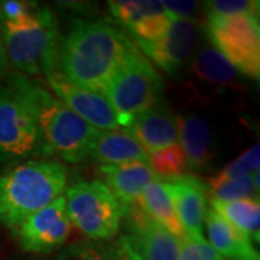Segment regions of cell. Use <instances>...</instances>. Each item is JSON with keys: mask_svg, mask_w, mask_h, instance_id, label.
Segmentation results:
<instances>
[{"mask_svg": "<svg viewBox=\"0 0 260 260\" xmlns=\"http://www.w3.org/2000/svg\"><path fill=\"white\" fill-rule=\"evenodd\" d=\"M162 91L160 75L139 52L114 75L104 97L117 114L121 129H126L138 116L160 103Z\"/></svg>", "mask_w": 260, "mask_h": 260, "instance_id": "8992f818", "label": "cell"}, {"mask_svg": "<svg viewBox=\"0 0 260 260\" xmlns=\"http://www.w3.org/2000/svg\"><path fill=\"white\" fill-rule=\"evenodd\" d=\"M192 74L211 85H230L237 78V70L217 49L203 48L191 59Z\"/></svg>", "mask_w": 260, "mask_h": 260, "instance_id": "44dd1931", "label": "cell"}, {"mask_svg": "<svg viewBox=\"0 0 260 260\" xmlns=\"http://www.w3.org/2000/svg\"><path fill=\"white\" fill-rule=\"evenodd\" d=\"M149 62L169 75H177L194 56L198 23L194 19L172 16L167 32L153 42H135Z\"/></svg>", "mask_w": 260, "mask_h": 260, "instance_id": "30bf717a", "label": "cell"}, {"mask_svg": "<svg viewBox=\"0 0 260 260\" xmlns=\"http://www.w3.org/2000/svg\"><path fill=\"white\" fill-rule=\"evenodd\" d=\"M39 5L23 0H3L0 2V23L2 25H22L37 15Z\"/></svg>", "mask_w": 260, "mask_h": 260, "instance_id": "f1b7e54d", "label": "cell"}, {"mask_svg": "<svg viewBox=\"0 0 260 260\" xmlns=\"http://www.w3.org/2000/svg\"><path fill=\"white\" fill-rule=\"evenodd\" d=\"M45 78L48 90L94 129L100 132L121 129L117 114L103 94L77 87L58 70L45 75Z\"/></svg>", "mask_w": 260, "mask_h": 260, "instance_id": "8fae6325", "label": "cell"}, {"mask_svg": "<svg viewBox=\"0 0 260 260\" xmlns=\"http://www.w3.org/2000/svg\"><path fill=\"white\" fill-rule=\"evenodd\" d=\"M167 185L186 236L195 239L204 237V220L208 210V194L204 182L192 175H182L167 181Z\"/></svg>", "mask_w": 260, "mask_h": 260, "instance_id": "4fadbf2b", "label": "cell"}, {"mask_svg": "<svg viewBox=\"0 0 260 260\" xmlns=\"http://www.w3.org/2000/svg\"><path fill=\"white\" fill-rule=\"evenodd\" d=\"M205 16H233L256 15L259 16L260 3L257 0H213L204 3Z\"/></svg>", "mask_w": 260, "mask_h": 260, "instance_id": "4316f807", "label": "cell"}, {"mask_svg": "<svg viewBox=\"0 0 260 260\" xmlns=\"http://www.w3.org/2000/svg\"><path fill=\"white\" fill-rule=\"evenodd\" d=\"M8 62L19 74L34 77L58 70L61 35L55 13L41 6L37 15L22 25H2Z\"/></svg>", "mask_w": 260, "mask_h": 260, "instance_id": "277c9868", "label": "cell"}, {"mask_svg": "<svg viewBox=\"0 0 260 260\" xmlns=\"http://www.w3.org/2000/svg\"><path fill=\"white\" fill-rule=\"evenodd\" d=\"M102 182L119 200L123 210L140 208V197L145 186L160 178L148 164L127 162L117 165H99Z\"/></svg>", "mask_w": 260, "mask_h": 260, "instance_id": "5bb4252c", "label": "cell"}, {"mask_svg": "<svg viewBox=\"0 0 260 260\" xmlns=\"http://www.w3.org/2000/svg\"><path fill=\"white\" fill-rule=\"evenodd\" d=\"M207 194L211 200L233 201L243 198H259V171L249 177L237 178L232 181H214L207 184Z\"/></svg>", "mask_w": 260, "mask_h": 260, "instance_id": "7402d4cb", "label": "cell"}, {"mask_svg": "<svg viewBox=\"0 0 260 260\" xmlns=\"http://www.w3.org/2000/svg\"><path fill=\"white\" fill-rule=\"evenodd\" d=\"M148 165L162 181L182 177L188 171L185 155L178 143L149 153Z\"/></svg>", "mask_w": 260, "mask_h": 260, "instance_id": "cb8c5ba5", "label": "cell"}, {"mask_svg": "<svg viewBox=\"0 0 260 260\" xmlns=\"http://www.w3.org/2000/svg\"><path fill=\"white\" fill-rule=\"evenodd\" d=\"M139 52L135 41L112 23L78 19L61 38L58 71L77 87L104 95L114 75Z\"/></svg>", "mask_w": 260, "mask_h": 260, "instance_id": "6da1fadb", "label": "cell"}, {"mask_svg": "<svg viewBox=\"0 0 260 260\" xmlns=\"http://www.w3.org/2000/svg\"><path fill=\"white\" fill-rule=\"evenodd\" d=\"M67 214L71 225L93 242L116 237L123 223V207L100 179L81 181L64 192Z\"/></svg>", "mask_w": 260, "mask_h": 260, "instance_id": "5b68a950", "label": "cell"}, {"mask_svg": "<svg viewBox=\"0 0 260 260\" xmlns=\"http://www.w3.org/2000/svg\"><path fill=\"white\" fill-rule=\"evenodd\" d=\"M178 260H223L210 246L205 237H189L179 240Z\"/></svg>", "mask_w": 260, "mask_h": 260, "instance_id": "f546056e", "label": "cell"}, {"mask_svg": "<svg viewBox=\"0 0 260 260\" xmlns=\"http://www.w3.org/2000/svg\"><path fill=\"white\" fill-rule=\"evenodd\" d=\"M113 244H114L117 260H143L136 251L132 249V246H130L129 242L126 240V237L123 234L117 239V242L113 243Z\"/></svg>", "mask_w": 260, "mask_h": 260, "instance_id": "1f68e13d", "label": "cell"}, {"mask_svg": "<svg viewBox=\"0 0 260 260\" xmlns=\"http://www.w3.org/2000/svg\"><path fill=\"white\" fill-rule=\"evenodd\" d=\"M207 34L221 55L237 73L259 80L260 23L256 15L205 16Z\"/></svg>", "mask_w": 260, "mask_h": 260, "instance_id": "52a82bcc", "label": "cell"}, {"mask_svg": "<svg viewBox=\"0 0 260 260\" xmlns=\"http://www.w3.org/2000/svg\"><path fill=\"white\" fill-rule=\"evenodd\" d=\"M169 15L175 18L192 19V15L197 10L195 2H162Z\"/></svg>", "mask_w": 260, "mask_h": 260, "instance_id": "4dcf8cb0", "label": "cell"}, {"mask_svg": "<svg viewBox=\"0 0 260 260\" xmlns=\"http://www.w3.org/2000/svg\"><path fill=\"white\" fill-rule=\"evenodd\" d=\"M9 70V62L6 56V49H5V42H3V30H2V23H0V81L5 75L8 74Z\"/></svg>", "mask_w": 260, "mask_h": 260, "instance_id": "d6a6232c", "label": "cell"}, {"mask_svg": "<svg viewBox=\"0 0 260 260\" xmlns=\"http://www.w3.org/2000/svg\"><path fill=\"white\" fill-rule=\"evenodd\" d=\"M123 234L143 260H178L179 240L152 220L142 208L123 210Z\"/></svg>", "mask_w": 260, "mask_h": 260, "instance_id": "7c38bea8", "label": "cell"}, {"mask_svg": "<svg viewBox=\"0 0 260 260\" xmlns=\"http://www.w3.org/2000/svg\"><path fill=\"white\" fill-rule=\"evenodd\" d=\"M126 130L139 142L148 155L177 145L179 140L178 116L162 102L138 116Z\"/></svg>", "mask_w": 260, "mask_h": 260, "instance_id": "9a60e30c", "label": "cell"}, {"mask_svg": "<svg viewBox=\"0 0 260 260\" xmlns=\"http://www.w3.org/2000/svg\"><path fill=\"white\" fill-rule=\"evenodd\" d=\"M90 159L100 165H117L127 162L148 164L149 155L126 129L103 130L94 142Z\"/></svg>", "mask_w": 260, "mask_h": 260, "instance_id": "ac0fdd59", "label": "cell"}, {"mask_svg": "<svg viewBox=\"0 0 260 260\" xmlns=\"http://www.w3.org/2000/svg\"><path fill=\"white\" fill-rule=\"evenodd\" d=\"M179 140L186 160V169L203 172L211 167L217 155V145L210 124L197 114L178 117Z\"/></svg>", "mask_w": 260, "mask_h": 260, "instance_id": "2e32d148", "label": "cell"}, {"mask_svg": "<svg viewBox=\"0 0 260 260\" xmlns=\"http://www.w3.org/2000/svg\"><path fill=\"white\" fill-rule=\"evenodd\" d=\"M64 195L19 224L13 234L19 246L29 253H51L61 249L71 233Z\"/></svg>", "mask_w": 260, "mask_h": 260, "instance_id": "9c48e42d", "label": "cell"}, {"mask_svg": "<svg viewBox=\"0 0 260 260\" xmlns=\"http://www.w3.org/2000/svg\"><path fill=\"white\" fill-rule=\"evenodd\" d=\"M58 260H117L114 244L106 242L81 240L65 246Z\"/></svg>", "mask_w": 260, "mask_h": 260, "instance_id": "d4e9b609", "label": "cell"}, {"mask_svg": "<svg viewBox=\"0 0 260 260\" xmlns=\"http://www.w3.org/2000/svg\"><path fill=\"white\" fill-rule=\"evenodd\" d=\"M109 8L113 18L126 29L133 26L143 19L167 13L162 2H149V0H117L110 2Z\"/></svg>", "mask_w": 260, "mask_h": 260, "instance_id": "603a6c76", "label": "cell"}, {"mask_svg": "<svg viewBox=\"0 0 260 260\" xmlns=\"http://www.w3.org/2000/svg\"><path fill=\"white\" fill-rule=\"evenodd\" d=\"M139 207L152 220H155L167 232L171 233L174 237H177L178 240L185 239L186 233L178 220L167 181L155 179L145 186L140 197Z\"/></svg>", "mask_w": 260, "mask_h": 260, "instance_id": "d6986e66", "label": "cell"}, {"mask_svg": "<svg viewBox=\"0 0 260 260\" xmlns=\"http://www.w3.org/2000/svg\"><path fill=\"white\" fill-rule=\"evenodd\" d=\"M211 208L220 214L227 223H230L243 233L253 244L260 240V203L259 198H243L233 201L210 200Z\"/></svg>", "mask_w": 260, "mask_h": 260, "instance_id": "ffe728a7", "label": "cell"}, {"mask_svg": "<svg viewBox=\"0 0 260 260\" xmlns=\"http://www.w3.org/2000/svg\"><path fill=\"white\" fill-rule=\"evenodd\" d=\"M47 156L28 106L6 81L0 83V164Z\"/></svg>", "mask_w": 260, "mask_h": 260, "instance_id": "ba28073f", "label": "cell"}, {"mask_svg": "<svg viewBox=\"0 0 260 260\" xmlns=\"http://www.w3.org/2000/svg\"><path fill=\"white\" fill-rule=\"evenodd\" d=\"M204 227L210 246L223 260H260L259 250L250 239L227 223L213 208L207 210Z\"/></svg>", "mask_w": 260, "mask_h": 260, "instance_id": "e0dca14e", "label": "cell"}, {"mask_svg": "<svg viewBox=\"0 0 260 260\" xmlns=\"http://www.w3.org/2000/svg\"><path fill=\"white\" fill-rule=\"evenodd\" d=\"M28 106L45 148L47 158L58 156L68 164L90 159L100 130L78 117L70 107L34 77L13 73L5 80Z\"/></svg>", "mask_w": 260, "mask_h": 260, "instance_id": "7a4b0ae2", "label": "cell"}, {"mask_svg": "<svg viewBox=\"0 0 260 260\" xmlns=\"http://www.w3.org/2000/svg\"><path fill=\"white\" fill-rule=\"evenodd\" d=\"M260 164V146L259 143L253 145L246 152H243L239 158H236L224 168L221 172H218L211 179L214 181H232L237 178L249 177L251 174L259 171Z\"/></svg>", "mask_w": 260, "mask_h": 260, "instance_id": "484cf974", "label": "cell"}, {"mask_svg": "<svg viewBox=\"0 0 260 260\" xmlns=\"http://www.w3.org/2000/svg\"><path fill=\"white\" fill-rule=\"evenodd\" d=\"M171 19L172 15H169L168 12L162 15H155L135 23L127 30L133 35L135 42H153L167 32Z\"/></svg>", "mask_w": 260, "mask_h": 260, "instance_id": "83f0119b", "label": "cell"}, {"mask_svg": "<svg viewBox=\"0 0 260 260\" xmlns=\"http://www.w3.org/2000/svg\"><path fill=\"white\" fill-rule=\"evenodd\" d=\"M67 168L54 159L23 160L0 175V223L12 232L67 189Z\"/></svg>", "mask_w": 260, "mask_h": 260, "instance_id": "3957f363", "label": "cell"}]
</instances>
